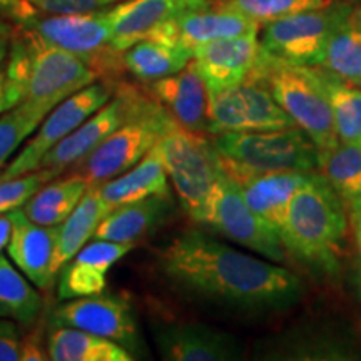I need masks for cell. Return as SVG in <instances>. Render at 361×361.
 I'll use <instances>...</instances> for the list:
<instances>
[{
    "instance_id": "1",
    "label": "cell",
    "mask_w": 361,
    "mask_h": 361,
    "mask_svg": "<svg viewBox=\"0 0 361 361\" xmlns=\"http://www.w3.org/2000/svg\"><path fill=\"white\" fill-rule=\"evenodd\" d=\"M164 278L183 295L234 313H283L300 303L303 283L283 266L188 229L157 251Z\"/></svg>"
},
{
    "instance_id": "2",
    "label": "cell",
    "mask_w": 361,
    "mask_h": 361,
    "mask_svg": "<svg viewBox=\"0 0 361 361\" xmlns=\"http://www.w3.org/2000/svg\"><path fill=\"white\" fill-rule=\"evenodd\" d=\"M6 72L20 85L22 102L45 116L72 94L99 80L82 59L45 42L19 24L8 49Z\"/></svg>"
},
{
    "instance_id": "3",
    "label": "cell",
    "mask_w": 361,
    "mask_h": 361,
    "mask_svg": "<svg viewBox=\"0 0 361 361\" xmlns=\"http://www.w3.org/2000/svg\"><path fill=\"white\" fill-rule=\"evenodd\" d=\"M348 231V211L328 180L310 173L288 206L281 241L306 263L333 271Z\"/></svg>"
},
{
    "instance_id": "4",
    "label": "cell",
    "mask_w": 361,
    "mask_h": 361,
    "mask_svg": "<svg viewBox=\"0 0 361 361\" xmlns=\"http://www.w3.org/2000/svg\"><path fill=\"white\" fill-rule=\"evenodd\" d=\"M263 82L281 109L303 129L318 152L333 149L340 142L331 107L316 67L293 66L271 57L261 49L258 62L250 78Z\"/></svg>"
},
{
    "instance_id": "5",
    "label": "cell",
    "mask_w": 361,
    "mask_h": 361,
    "mask_svg": "<svg viewBox=\"0 0 361 361\" xmlns=\"http://www.w3.org/2000/svg\"><path fill=\"white\" fill-rule=\"evenodd\" d=\"M174 126L168 111L144 94L133 114L92 152L75 162L69 173L82 176L89 186L106 183L137 164Z\"/></svg>"
},
{
    "instance_id": "6",
    "label": "cell",
    "mask_w": 361,
    "mask_h": 361,
    "mask_svg": "<svg viewBox=\"0 0 361 361\" xmlns=\"http://www.w3.org/2000/svg\"><path fill=\"white\" fill-rule=\"evenodd\" d=\"M180 207L194 223L202 224L221 164L213 141L176 124L156 144Z\"/></svg>"
},
{
    "instance_id": "7",
    "label": "cell",
    "mask_w": 361,
    "mask_h": 361,
    "mask_svg": "<svg viewBox=\"0 0 361 361\" xmlns=\"http://www.w3.org/2000/svg\"><path fill=\"white\" fill-rule=\"evenodd\" d=\"M107 8L72 16L34 13L19 25L32 30L45 42L74 54L97 74L99 80L114 82L123 72L124 52L112 45Z\"/></svg>"
},
{
    "instance_id": "8",
    "label": "cell",
    "mask_w": 361,
    "mask_h": 361,
    "mask_svg": "<svg viewBox=\"0 0 361 361\" xmlns=\"http://www.w3.org/2000/svg\"><path fill=\"white\" fill-rule=\"evenodd\" d=\"M213 146L224 161L251 171L313 173L318 169V147L298 126L255 133L216 134Z\"/></svg>"
},
{
    "instance_id": "9",
    "label": "cell",
    "mask_w": 361,
    "mask_h": 361,
    "mask_svg": "<svg viewBox=\"0 0 361 361\" xmlns=\"http://www.w3.org/2000/svg\"><path fill=\"white\" fill-rule=\"evenodd\" d=\"M350 4L331 2L266 24L261 49L271 57L293 66L318 67L329 37L350 19Z\"/></svg>"
},
{
    "instance_id": "10",
    "label": "cell",
    "mask_w": 361,
    "mask_h": 361,
    "mask_svg": "<svg viewBox=\"0 0 361 361\" xmlns=\"http://www.w3.org/2000/svg\"><path fill=\"white\" fill-rule=\"evenodd\" d=\"M202 226H207L224 238L250 247L271 261L286 259V247L279 234L252 213L238 184L223 168L211 192Z\"/></svg>"
},
{
    "instance_id": "11",
    "label": "cell",
    "mask_w": 361,
    "mask_h": 361,
    "mask_svg": "<svg viewBox=\"0 0 361 361\" xmlns=\"http://www.w3.org/2000/svg\"><path fill=\"white\" fill-rule=\"evenodd\" d=\"M207 134L255 133L296 126L263 82L246 79L207 96Z\"/></svg>"
},
{
    "instance_id": "12",
    "label": "cell",
    "mask_w": 361,
    "mask_h": 361,
    "mask_svg": "<svg viewBox=\"0 0 361 361\" xmlns=\"http://www.w3.org/2000/svg\"><path fill=\"white\" fill-rule=\"evenodd\" d=\"M114 82L96 80L54 107L40 123L34 137L25 144V147L16 156V159L0 173V180L17 178V176L32 173L37 169L45 152L51 151L62 139L74 133L94 112L101 109L104 104L114 96Z\"/></svg>"
},
{
    "instance_id": "13",
    "label": "cell",
    "mask_w": 361,
    "mask_h": 361,
    "mask_svg": "<svg viewBox=\"0 0 361 361\" xmlns=\"http://www.w3.org/2000/svg\"><path fill=\"white\" fill-rule=\"evenodd\" d=\"M56 326L79 328L107 338L135 355L142 350L141 333L128 301L116 295H90L66 300L52 313ZM135 358V356H134Z\"/></svg>"
},
{
    "instance_id": "14",
    "label": "cell",
    "mask_w": 361,
    "mask_h": 361,
    "mask_svg": "<svg viewBox=\"0 0 361 361\" xmlns=\"http://www.w3.org/2000/svg\"><path fill=\"white\" fill-rule=\"evenodd\" d=\"M144 94L146 92L134 85L117 84L114 96L89 119H85L74 133L62 139L51 151L45 152L37 169H54L59 174L69 171L75 162L84 159L99 144L106 141L133 114Z\"/></svg>"
},
{
    "instance_id": "15",
    "label": "cell",
    "mask_w": 361,
    "mask_h": 361,
    "mask_svg": "<svg viewBox=\"0 0 361 361\" xmlns=\"http://www.w3.org/2000/svg\"><path fill=\"white\" fill-rule=\"evenodd\" d=\"M152 335L162 360L238 361L245 358V346L236 336L202 323H156Z\"/></svg>"
},
{
    "instance_id": "16",
    "label": "cell",
    "mask_w": 361,
    "mask_h": 361,
    "mask_svg": "<svg viewBox=\"0 0 361 361\" xmlns=\"http://www.w3.org/2000/svg\"><path fill=\"white\" fill-rule=\"evenodd\" d=\"M219 162L221 168L238 184L239 191L252 213L263 219L281 238L288 206L310 173H301V171L261 173V171H251L224 161L221 156Z\"/></svg>"
},
{
    "instance_id": "17",
    "label": "cell",
    "mask_w": 361,
    "mask_h": 361,
    "mask_svg": "<svg viewBox=\"0 0 361 361\" xmlns=\"http://www.w3.org/2000/svg\"><path fill=\"white\" fill-rule=\"evenodd\" d=\"M259 54L258 34H247L202 44L194 49L192 61L209 96L245 82Z\"/></svg>"
},
{
    "instance_id": "18",
    "label": "cell",
    "mask_w": 361,
    "mask_h": 361,
    "mask_svg": "<svg viewBox=\"0 0 361 361\" xmlns=\"http://www.w3.org/2000/svg\"><path fill=\"white\" fill-rule=\"evenodd\" d=\"M259 27L258 22L251 20L243 13L213 6L204 11L186 12L171 19L157 27L149 37L194 52V49L213 40L258 34Z\"/></svg>"
},
{
    "instance_id": "19",
    "label": "cell",
    "mask_w": 361,
    "mask_h": 361,
    "mask_svg": "<svg viewBox=\"0 0 361 361\" xmlns=\"http://www.w3.org/2000/svg\"><path fill=\"white\" fill-rule=\"evenodd\" d=\"M209 7L213 0H128L106 11L112 45L124 52L171 19Z\"/></svg>"
},
{
    "instance_id": "20",
    "label": "cell",
    "mask_w": 361,
    "mask_h": 361,
    "mask_svg": "<svg viewBox=\"0 0 361 361\" xmlns=\"http://www.w3.org/2000/svg\"><path fill=\"white\" fill-rule=\"evenodd\" d=\"M12 221L7 252L17 268L34 286L47 290L54 278L57 226H42L30 221L22 209L8 213Z\"/></svg>"
},
{
    "instance_id": "21",
    "label": "cell",
    "mask_w": 361,
    "mask_h": 361,
    "mask_svg": "<svg viewBox=\"0 0 361 361\" xmlns=\"http://www.w3.org/2000/svg\"><path fill=\"white\" fill-rule=\"evenodd\" d=\"M133 247L134 245L128 243H114L106 239L89 241L59 271L57 296L66 301L102 293L107 284L109 269Z\"/></svg>"
},
{
    "instance_id": "22",
    "label": "cell",
    "mask_w": 361,
    "mask_h": 361,
    "mask_svg": "<svg viewBox=\"0 0 361 361\" xmlns=\"http://www.w3.org/2000/svg\"><path fill=\"white\" fill-rule=\"evenodd\" d=\"M147 94L168 111L180 128L207 134V89L194 61L176 74L151 82Z\"/></svg>"
},
{
    "instance_id": "23",
    "label": "cell",
    "mask_w": 361,
    "mask_h": 361,
    "mask_svg": "<svg viewBox=\"0 0 361 361\" xmlns=\"http://www.w3.org/2000/svg\"><path fill=\"white\" fill-rule=\"evenodd\" d=\"M171 211H173L171 194L169 196L156 194L146 200L112 207L99 224L94 239L134 245L135 241L159 228L168 219Z\"/></svg>"
},
{
    "instance_id": "24",
    "label": "cell",
    "mask_w": 361,
    "mask_h": 361,
    "mask_svg": "<svg viewBox=\"0 0 361 361\" xmlns=\"http://www.w3.org/2000/svg\"><path fill=\"white\" fill-rule=\"evenodd\" d=\"M99 194L111 209L128 202L146 200L156 194L169 196L168 173L157 149L152 147L137 164L126 173L99 184Z\"/></svg>"
},
{
    "instance_id": "25",
    "label": "cell",
    "mask_w": 361,
    "mask_h": 361,
    "mask_svg": "<svg viewBox=\"0 0 361 361\" xmlns=\"http://www.w3.org/2000/svg\"><path fill=\"white\" fill-rule=\"evenodd\" d=\"M109 211L111 207L99 194V184H90L69 218L57 226L56 258H54L56 276L62 266L74 258L75 252L82 250L90 239H94L96 229Z\"/></svg>"
},
{
    "instance_id": "26",
    "label": "cell",
    "mask_w": 361,
    "mask_h": 361,
    "mask_svg": "<svg viewBox=\"0 0 361 361\" xmlns=\"http://www.w3.org/2000/svg\"><path fill=\"white\" fill-rule=\"evenodd\" d=\"M47 355L52 361H130L134 355L107 338L79 328L52 324L47 338Z\"/></svg>"
},
{
    "instance_id": "27",
    "label": "cell",
    "mask_w": 361,
    "mask_h": 361,
    "mask_svg": "<svg viewBox=\"0 0 361 361\" xmlns=\"http://www.w3.org/2000/svg\"><path fill=\"white\" fill-rule=\"evenodd\" d=\"M87 188L89 183L82 176L69 173L66 178L45 183L20 209L34 223L59 226L69 218Z\"/></svg>"
},
{
    "instance_id": "28",
    "label": "cell",
    "mask_w": 361,
    "mask_h": 361,
    "mask_svg": "<svg viewBox=\"0 0 361 361\" xmlns=\"http://www.w3.org/2000/svg\"><path fill=\"white\" fill-rule=\"evenodd\" d=\"M318 169L348 214L361 209V142H338L319 152Z\"/></svg>"
},
{
    "instance_id": "29",
    "label": "cell",
    "mask_w": 361,
    "mask_h": 361,
    "mask_svg": "<svg viewBox=\"0 0 361 361\" xmlns=\"http://www.w3.org/2000/svg\"><path fill=\"white\" fill-rule=\"evenodd\" d=\"M126 71L142 82H154L184 69L192 61V52L162 40L147 37L130 45L123 56Z\"/></svg>"
},
{
    "instance_id": "30",
    "label": "cell",
    "mask_w": 361,
    "mask_h": 361,
    "mask_svg": "<svg viewBox=\"0 0 361 361\" xmlns=\"http://www.w3.org/2000/svg\"><path fill=\"white\" fill-rule=\"evenodd\" d=\"M340 142H361V89L319 69Z\"/></svg>"
},
{
    "instance_id": "31",
    "label": "cell",
    "mask_w": 361,
    "mask_h": 361,
    "mask_svg": "<svg viewBox=\"0 0 361 361\" xmlns=\"http://www.w3.org/2000/svg\"><path fill=\"white\" fill-rule=\"evenodd\" d=\"M42 300L6 256L0 255V318L30 324L37 319Z\"/></svg>"
},
{
    "instance_id": "32",
    "label": "cell",
    "mask_w": 361,
    "mask_h": 361,
    "mask_svg": "<svg viewBox=\"0 0 361 361\" xmlns=\"http://www.w3.org/2000/svg\"><path fill=\"white\" fill-rule=\"evenodd\" d=\"M318 67L355 84L361 78V24L348 19L338 27L324 47Z\"/></svg>"
},
{
    "instance_id": "33",
    "label": "cell",
    "mask_w": 361,
    "mask_h": 361,
    "mask_svg": "<svg viewBox=\"0 0 361 361\" xmlns=\"http://www.w3.org/2000/svg\"><path fill=\"white\" fill-rule=\"evenodd\" d=\"M333 0H213V6L239 12L259 25H266L295 13L326 7Z\"/></svg>"
},
{
    "instance_id": "34",
    "label": "cell",
    "mask_w": 361,
    "mask_h": 361,
    "mask_svg": "<svg viewBox=\"0 0 361 361\" xmlns=\"http://www.w3.org/2000/svg\"><path fill=\"white\" fill-rule=\"evenodd\" d=\"M44 119V112L25 102L0 114V169L6 166L8 157L16 154L22 142L37 130Z\"/></svg>"
},
{
    "instance_id": "35",
    "label": "cell",
    "mask_w": 361,
    "mask_h": 361,
    "mask_svg": "<svg viewBox=\"0 0 361 361\" xmlns=\"http://www.w3.org/2000/svg\"><path fill=\"white\" fill-rule=\"evenodd\" d=\"M59 176L54 169H35L12 179L0 180V214L20 209L40 188Z\"/></svg>"
},
{
    "instance_id": "36",
    "label": "cell",
    "mask_w": 361,
    "mask_h": 361,
    "mask_svg": "<svg viewBox=\"0 0 361 361\" xmlns=\"http://www.w3.org/2000/svg\"><path fill=\"white\" fill-rule=\"evenodd\" d=\"M35 11L47 16H72L107 8L117 0H27Z\"/></svg>"
},
{
    "instance_id": "37",
    "label": "cell",
    "mask_w": 361,
    "mask_h": 361,
    "mask_svg": "<svg viewBox=\"0 0 361 361\" xmlns=\"http://www.w3.org/2000/svg\"><path fill=\"white\" fill-rule=\"evenodd\" d=\"M20 335L13 319L0 318V361H19Z\"/></svg>"
},
{
    "instance_id": "38",
    "label": "cell",
    "mask_w": 361,
    "mask_h": 361,
    "mask_svg": "<svg viewBox=\"0 0 361 361\" xmlns=\"http://www.w3.org/2000/svg\"><path fill=\"white\" fill-rule=\"evenodd\" d=\"M49 360L47 341H44L42 331L34 329L29 335L20 338L19 361H45Z\"/></svg>"
},
{
    "instance_id": "39",
    "label": "cell",
    "mask_w": 361,
    "mask_h": 361,
    "mask_svg": "<svg viewBox=\"0 0 361 361\" xmlns=\"http://www.w3.org/2000/svg\"><path fill=\"white\" fill-rule=\"evenodd\" d=\"M22 102L20 85L7 75L6 69H0V114L11 111Z\"/></svg>"
},
{
    "instance_id": "40",
    "label": "cell",
    "mask_w": 361,
    "mask_h": 361,
    "mask_svg": "<svg viewBox=\"0 0 361 361\" xmlns=\"http://www.w3.org/2000/svg\"><path fill=\"white\" fill-rule=\"evenodd\" d=\"M37 11L27 0H0V20H12L13 24H20Z\"/></svg>"
},
{
    "instance_id": "41",
    "label": "cell",
    "mask_w": 361,
    "mask_h": 361,
    "mask_svg": "<svg viewBox=\"0 0 361 361\" xmlns=\"http://www.w3.org/2000/svg\"><path fill=\"white\" fill-rule=\"evenodd\" d=\"M16 32V24L8 20H0V66L6 61L8 49H11V42Z\"/></svg>"
},
{
    "instance_id": "42",
    "label": "cell",
    "mask_w": 361,
    "mask_h": 361,
    "mask_svg": "<svg viewBox=\"0 0 361 361\" xmlns=\"http://www.w3.org/2000/svg\"><path fill=\"white\" fill-rule=\"evenodd\" d=\"M11 233H12V221L11 216L7 214H0V251L4 247H7L8 239H11Z\"/></svg>"
},
{
    "instance_id": "43",
    "label": "cell",
    "mask_w": 361,
    "mask_h": 361,
    "mask_svg": "<svg viewBox=\"0 0 361 361\" xmlns=\"http://www.w3.org/2000/svg\"><path fill=\"white\" fill-rule=\"evenodd\" d=\"M351 226H353V234H355V245L356 250H358V255L361 258V209L355 211V213L350 214Z\"/></svg>"
},
{
    "instance_id": "44",
    "label": "cell",
    "mask_w": 361,
    "mask_h": 361,
    "mask_svg": "<svg viewBox=\"0 0 361 361\" xmlns=\"http://www.w3.org/2000/svg\"><path fill=\"white\" fill-rule=\"evenodd\" d=\"M350 19L356 22V24H361V6L358 8H353V12H351Z\"/></svg>"
},
{
    "instance_id": "45",
    "label": "cell",
    "mask_w": 361,
    "mask_h": 361,
    "mask_svg": "<svg viewBox=\"0 0 361 361\" xmlns=\"http://www.w3.org/2000/svg\"><path fill=\"white\" fill-rule=\"evenodd\" d=\"M353 85H356V87H360V89H361V78H360L358 80H356V82H355Z\"/></svg>"
}]
</instances>
